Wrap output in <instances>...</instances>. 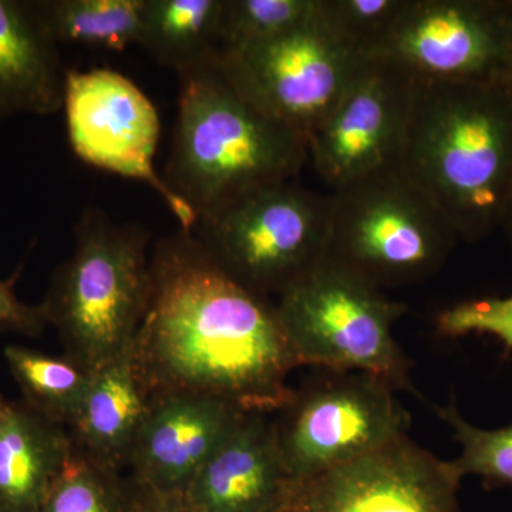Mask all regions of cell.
Returning a JSON list of instances; mask_svg holds the SVG:
<instances>
[{"label": "cell", "instance_id": "8992f818", "mask_svg": "<svg viewBox=\"0 0 512 512\" xmlns=\"http://www.w3.org/2000/svg\"><path fill=\"white\" fill-rule=\"evenodd\" d=\"M275 306L298 367L366 373L414 392L409 359L393 335L407 308L382 289L325 258Z\"/></svg>", "mask_w": 512, "mask_h": 512}, {"label": "cell", "instance_id": "3957f363", "mask_svg": "<svg viewBox=\"0 0 512 512\" xmlns=\"http://www.w3.org/2000/svg\"><path fill=\"white\" fill-rule=\"evenodd\" d=\"M180 86L164 181L197 221L248 192L295 180L308 141L252 103L220 57L180 73Z\"/></svg>", "mask_w": 512, "mask_h": 512}, {"label": "cell", "instance_id": "e0dca14e", "mask_svg": "<svg viewBox=\"0 0 512 512\" xmlns=\"http://www.w3.org/2000/svg\"><path fill=\"white\" fill-rule=\"evenodd\" d=\"M72 451L67 427L0 393V512H39Z\"/></svg>", "mask_w": 512, "mask_h": 512}, {"label": "cell", "instance_id": "cb8c5ba5", "mask_svg": "<svg viewBox=\"0 0 512 512\" xmlns=\"http://www.w3.org/2000/svg\"><path fill=\"white\" fill-rule=\"evenodd\" d=\"M316 2L318 0H225L221 55L286 35L312 18Z\"/></svg>", "mask_w": 512, "mask_h": 512}, {"label": "cell", "instance_id": "277c9868", "mask_svg": "<svg viewBox=\"0 0 512 512\" xmlns=\"http://www.w3.org/2000/svg\"><path fill=\"white\" fill-rule=\"evenodd\" d=\"M73 254L56 269L40 306L64 356L89 372L133 345L151 289L150 235L90 208L77 222Z\"/></svg>", "mask_w": 512, "mask_h": 512}, {"label": "cell", "instance_id": "d4e9b609", "mask_svg": "<svg viewBox=\"0 0 512 512\" xmlns=\"http://www.w3.org/2000/svg\"><path fill=\"white\" fill-rule=\"evenodd\" d=\"M407 0H318V15L336 35L375 56Z\"/></svg>", "mask_w": 512, "mask_h": 512}, {"label": "cell", "instance_id": "9a60e30c", "mask_svg": "<svg viewBox=\"0 0 512 512\" xmlns=\"http://www.w3.org/2000/svg\"><path fill=\"white\" fill-rule=\"evenodd\" d=\"M286 480L274 420L244 413L184 497L197 512H278Z\"/></svg>", "mask_w": 512, "mask_h": 512}, {"label": "cell", "instance_id": "2e32d148", "mask_svg": "<svg viewBox=\"0 0 512 512\" xmlns=\"http://www.w3.org/2000/svg\"><path fill=\"white\" fill-rule=\"evenodd\" d=\"M57 43L29 0H0V119L63 109Z\"/></svg>", "mask_w": 512, "mask_h": 512}, {"label": "cell", "instance_id": "ba28073f", "mask_svg": "<svg viewBox=\"0 0 512 512\" xmlns=\"http://www.w3.org/2000/svg\"><path fill=\"white\" fill-rule=\"evenodd\" d=\"M319 370L274 420L288 480L342 466L404 436L412 416L379 377Z\"/></svg>", "mask_w": 512, "mask_h": 512}, {"label": "cell", "instance_id": "83f0119b", "mask_svg": "<svg viewBox=\"0 0 512 512\" xmlns=\"http://www.w3.org/2000/svg\"><path fill=\"white\" fill-rule=\"evenodd\" d=\"M128 512H197L184 495H163L141 487L131 478V501Z\"/></svg>", "mask_w": 512, "mask_h": 512}, {"label": "cell", "instance_id": "4fadbf2b", "mask_svg": "<svg viewBox=\"0 0 512 512\" xmlns=\"http://www.w3.org/2000/svg\"><path fill=\"white\" fill-rule=\"evenodd\" d=\"M416 80L370 57L335 110L308 140L313 167L332 190L400 167Z\"/></svg>", "mask_w": 512, "mask_h": 512}, {"label": "cell", "instance_id": "4316f807", "mask_svg": "<svg viewBox=\"0 0 512 512\" xmlns=\"http://www.w3.org/2000/svg\"><path fill=\"white\" fill-rule=\"evenodd\" d=\"M22 269L23 265H20L10 278L0 279V332H16L37 338L47 325L40 306L26 305L16 295L15 286Z\"/></svg>", "mask_w": 512, "mask_h": 512}, {"label": "cell", "instance_id": "f546056e", "mask_svg": "<svg viewBox=\"0 0 512 512\" xmlns=\"http://www.w3.org/2000/svg\"><path fill=\"white\" fill-rule=\"evenodd\" d=\"M503 86H504L505 92H507L508 97H510V100L512 103V56H511V60H510V66H508L507 74H505Z\"/></svg>", "mask_w": 512, "mask_h": 512}, {"label": "cell", "instance_id": "484cf974", "mask_svg": "<svg viewBox=\"0 0 512 512\" xmlns=\"http://www.w3.org/2000/svg\"><path fill=\"white\" fill-rule=\"evenodd\" d=\"M437 329L447 338L490 335L512 349V295L458 302L440 313Z\"/></svg>", "mask_w": 512, "mask_h": 512}, {"label": "cell", "instance_id": "d6986e66", "mask_svg": "<svg viewBox=\"0 0 512 512\" xmlns=\"http://www.w3.org/2000/svg\"><path fill=\"white\" fill-rule=\"evenodd\" d=\"M225 0H146L138 45L187 72L221 56Z\"/></svg>", "mask_w": 512, "mask_h": 512}, {"label": "cell", "instance_id": "7402d4cb", "mask_svg": "<svg viewBox=\"0 0 512 512\" xmlns=\"http://www.w3.org/2000/svg\"><path fill=\"white\" fill-rule=\"evenodd\" d=\"M131 478L74 447L39 512H128Z\"/></svg>", "mask_w": 512, "mask_h": 512}, {"label": "cell", "instance_id": "5bb4252c", "mask_svg": "<svg viewBox=\"0 0 512 512\" xmlns=\"http://www.w3.org/2000/svg\"><path fill=\"white\" fill-rule=\"evenodd\" d=\"M244 413L202 394H153L128 458L131 478L157 494L185 495Z\"/></svg>", "mask_w": 512, "mask_h": 512}, {"label": "cell", "instance_id": "ffe728a7", "mask_svg": "<svg viewBox=\"0 0 512 512\" xmlns=\"http://www.w3.org/2000/svg\"><path fill=\"white\" fill-rule=\"evenodd\" d=\"M146 0H35L37 16L59 43L123 52L138 45Z\"/></svg>", "mask_w": 512, "mask_h": 512}, {"label": "cell", "instance_id": "7a4b0ae2", "mask_svg": "<svg viewBox=\"0 0 512 512\" xmlns=\"http://www.w3.org/2000/svg\"><path fill=\"white\" fill-rule=\"evenodd\" d=\"M400 168L458 239L500 228L512 188V103L503 83H421Z\"/></svg>", "mask_w": 512, "mask_h": 512}, {"label": "cell", "instance_id": "9c48e42d", "mask_svg": "<svg viewBox=\"0 0 512 512\" xmlns=\"http://www.w3.org/2000/svg\"><path fill=\"white\" fill-rule=\"evenodd\" d=\"M369 59L323 22L318 2L312 18L286 35L220 56L222 69L252 103L306 141Z\"/></svg>", "mask_w": 512, "mask_h": 512}, {"label": "cell", "instance_id": "6da1fadb", "mask_svg": "<svg viewBox=\"0 0 512 512\" xmlns=\"http://www.w3.org/2000/svg\"><path fill=\"white\" fill-rule=\"evenodd\" d=\"M131 356L148 396L202 394L245 413L279 412L298 367L275 303L225 274L183 229L154 248Z\"/></svg>", "mask_w": 512, "mask_h": 512}, {"label": "cell", "instance_id": "7c38bea8", "mask_svg": "<svg viewBox=\"0 0 512 512\" xmlns=\"http://www.w3.org/2000/svg\"><path fill=\"white\" fill-rule=\"evenodd\" d=\"M450 463L407 434L303 480H286L278 512H460Z\"/></svg>", "mask_w": 512, "mask_h": 512}, {"label": "cell", "instance_id": "44dd1931", "mask_svg": "<svg viewBox=\"0 0 512 512\" xmlns=\"http://www.w3.org/2000/svg\"><path fill=\"white\" fill-rule=\"evenodd\" d=\"M3 355L23 402L46 419L69 429L82 406L93 372L70 357L50 356L25 346L8 345Z\"/></svg>", "mask_w": 512, "mask_h": 512}, {"label": "cell", "instance_id": "f1b7e54d", "mask_svg": "<svg viewBox=\"0 0 512 512\" xmlns=\"http://www.w3.org/2000/svg\"><path fill=\"white\" fill-rule=\"evenodd\" d=\"M500 228L503 229L505 238L510 242L512 248V188L510 197H508L507 205L503 214V220H501Z\"/></svg>", "mask_w": 512, "mask_h": 512}, {"label": "cell", "instance_id": "30bf717a", "mask_svg": "<svg viewBox=\"0 0 512 512\" xmlns=\"http://www.w3.org/2000/svg\"><path fill=\"white\" fill-rule=\"evenodd\" d=\"M512 56V2L407 0L373 57L416 82L503 83Z\"/></svg>", "mask_w": 512, "mask_h": 512}, {"label": "cell", "instance_id": "8fae6325", "mask_svg": "<svg viewBox=\"0 0 512 512\" xmlns=\"http://www.w3.org/2000/svg\"><path fill=\"white\" fill-rule=\"evenodd\" d=\"M63 109L77 157L93 167L147 184L180 221L181 229L194 231L197 215L157 173L154 157L160 117L136 84L114 70H69Z\"/></svg>", "mask_w": 512, "mask_h": 512}, {"label": "cell", "instance_id": "ac0fdd59", "mask_svg": "<svg viewBox=\"0 0 512 512\" xmlns=\"http://www.w3.org/2000/svg\"><path fill=\"white\" fill-rule=\"evenodd\" d=\"M148 400L130 348L94 370L82 406L69 427L74 447L104 466L116 470L128 466Z\"/></svg>", "mask_w": 512, "mask_h": 512}, {"label": "cell", "instance_id": "52a82bcc", "mask_svg": "<svg viewBox=\"0 0 512 512\" xmlns=\"http://www.w3.org/2000/svg\"><path fill=\"white\" fill-rule=\"evenodd\" d=\"M330 215L332 194L282 181L198 218L192 232L239 285L278 298L326 258Z\"/></svg>", "mask_w": 512, "mask_h": 512}, {"label": "cell", "instance_id": "603a6c76", "mask_svg": "<svg viewBox=\"0 0 512 512\" xmlns=\"http://www.w3.org/2000/svg\"><path fill=\"white\" fill-rule=\"evenodd\" d=\"M434 410L460 444V456L448 461L456 476H477L490 487L512 488V423L498 429L474 426L454 399Z\"/></svg>", "mask_w": 512, "mask_h": 512}, {"label": "cell", "instance_id": "5b68a950", "mask_svg": "<svg viewBox=\"0 0 512 512\" xmlns=\"http://www.w3.org/2000/svg\"><path fill=\"white\" fill-rule=\"evenodd\" d=\"M457 241L440 208L400 167L332 192L326 259L376 288L426 281Z\"/></svg>", "mask_w": 512, "mask_h": 512}]
</instances>
